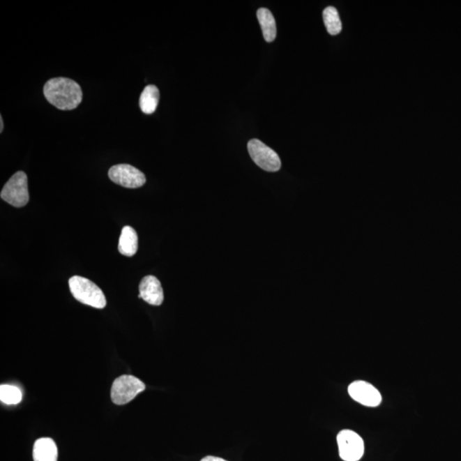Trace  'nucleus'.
I'll list each match as a JSON object with an SVG mask.
<instances>
[{"label": "nucleus", "mask_w": 461, "mask_h": 461, "mask_svg": "<svg viewBox=\"0 0 461 461\" xmlns=\"http://www.w3.org/2000/svg\"><path fill=\"white\" fill-rule=\"evenodd\" d=\"M201 461H227V460H223L222 458H219V457L207 456L205 457V458H204Z\"/></svg>", "instance_id": "nucleus-16"}, {"label": "nucleus", "mask_w": 461, "mask_h": 461, "mask_svg": "<svg viewBox=\"0 0 461 461\" xmlns=\"http://www.w3.org/2000/svg\"><path fill=\"white\" fill-rule=\"evenodd\" d=\"M58 448L52 438H40L34 443L33 461H58Z\"/></svg>", "instance_id": "nucleus-10"}, {"label": "nucleus", "mask_w": 461, "mask_h": 461, "mask_svg": "<svg viewBox=\"0 0 461 461\" xmlns=\"http://www.w3.org/2000/svg\"><path fill=\"white\" fill-rule=\"evenodd\" d=\"M139 297L153 306L162 305L165 295H163L162 285L157 278L149 275L141 280Z\"/></svg>", "instance_id": "nucleus-9"}, {"label": "nucleus", "mask_w": 461, "mask_h": 461, "mask_svg": "<svg viewBox=\"0 0 461 461\" xmlns=\"http://www.w3.org/2000/svg\"><path fill=\"white\" fill-rule=\"evenodd\" d=\"M72 295L78 302L89 306L99 308H104L107 304L106 297L102 289L86 278L81 276H74L68 280Z\"/></svg>", "instance_id": "nucleus-2"}, {"label": "nucleus", "mask_w": 461, "mask_h": 461, "mask_svg": "<svg viewBox=\"0 0 461 461\" xmlns=\"http://www.w3.org/2000/svg\"><path fill=\"white\" fill-rule=\"evenodd\" d=\"M138 234L133 227L126 226L121 230L118 250L125 257H131L138 250Z\"/></svg>", "instance_id": "nucleus-11"}, {"label": "nucleus", "mask_w": 461, "mask_h": 461, "mask_svg": "<svg viewBox=\"0 0 461 461\" xmlns=\"http://www.w3.org/2000/svg\"><path fill=\"white\" fill-rule=\"evenodd\" d=\"M0 197L14 207H24L29 201L27 174L22 171L15 174L3 186Z\"/></svg>", "instance_id": "nucleus-3"}, {"label": "nucleus", "mask_w": 461, "mask_h": 461, "mask_svg": "<svg viewBox=\"0 0 461 461\" xmlns=\"http://www.w3.org/2000/svg\"><path fill=\"white\" fill-rule=\"evenodd\" d=\"M160 93L157 86L148 85L144 89L139 98V106L143 113L151 115L158 108Z\"/></svg>", "instance_id": "nucleus-12"}, {"label": "nucleus", "mask_w": 461, "mask_h": 461, "mask_svg": "<svg viewBox=\"0 0 461 461\" xmlns=\"http://www.w3.org/2000/svg\"><path fill=\"white\" fill-rule=\"evenodd\" d=\"M339 455L345 461H358L364 453V441L357 433L350 430L339 432L338 437Z\"/></svg>", "instance_id": "nucleus-6"}, {"label": "nucleus", "mask_w": 461, "mask_h": 461, "mask_svg": "<svg viewBox=\"0 0 461 461\" xmlns=\"http://www.w3.org/2000/svg\"><path fill=\"white\" fill-rule=\"evenodd\" d=\"M323 20L325 26L331 36H337L342 31V22L338 10L333 6L326 7L323 11Z\"/></svg>", "instance_id": "nucleus-14"}, {"label": "nucleus", "mask_w": 461, "mask_h": 461, "mask_svg": "<svg viewBox=\"0 0 461 461\" xmlns=\"http://www.w3.org/2000/svg\"><path fill=\"white\" fill-rule=\"evenodd\" d=\"M109 177L114 183L126 188H139L146 182L144 174L129 165H118L110 167Z\"/></svg>", "instance_id": "nucleus-7"}, {"label": "nucleus", "mask_w": 461, "mask_h": 461, "mask_svg": "<svg viewBox=\"0 0 461 461\" xmlns=\"http://www.w3.org/2000/svg\"><path fill=\"white\" fill-rule=\"evenodd\" d=\"M0 123H1V127H0V133H2L3 130V120L2 116H0Z\"/></svg>", "instance_id": "nucleus-17"}, {"label": "nucleus", "mask_w": 461, "mask_h": 461, "mask_svg": "<svg viewBox=\"0 0 461 461\" xmlns=\"http://www.w3.org/2000/svg\"><path fill=\"white\" fill-rule=\"evenodd\" d=\"M144 390L146 386L142 381L133 375H123L114 381L110 395L116 405H125Z\"/></svg>", "instance_id": "nucleus-4"}, {"label": "nucleus", "mask_w": 461, "mask_h": 461, "mask_svg": "<svg viewBox=\"0 0 461 461\" xmlns=\"http://www.w3.org/2000/svg\"><path fill=\"white\" fill-rule=\"evenodd\" d=\"M257 15L265 40L272 42L275 40L276 22L271 11L266 8H260L257 10Z\"/></svg>", "instance_id": "nucleus-13"}, {"label": "nucleus", "mask_w": 461, "mask_h": 461, "mask_svg": "<svg viewBox=\"0 0 461 461\" xmlns=\"http://www.w3.org/2000/svg\"><path fill=\"white\" fill-rule=\"evenodd\" d=\"M44 95L50 104L61 110L77 108L82 101V90L73 80L53 78L45 84Z\"/></svg>", "instance_id": "nucleus-1"}, {"label": "nucleus", "mask_w": 461, "mask_h": 461, "mask_svg": "<svg viewBox=\"0 0 461 461\" xmlns=\"http://www.w3.org/2000/svg\"><path fill=\"white\" fill-rule=\"evenodd\" d=\"M22 394L16 386L2 384L0 386V400L7 405H16L22 401Z\"/></svg>", "instance_id": "nucleus-15"}, {"label": "nucleus", "mask_w": 461, "mask_h": 461, "mask_svg": "<svg viewBox=\"0 0 461 461\" xmlns=\"http://www.w3.org/2000/svg\"><path fill=\"white\" fill-rule=\"evenodd\" d=\"M349 395L361 404L368 407L379 406L382 401V396L371 384L365 381H356L349 386Z\"/></svg>", "instance_id": "nucleus-8"}, {"label": "nucleus", "mask_w": 461, "mask_h": 461, "mask_svg": "<svg viewBox=\"0 0 461 461\" xmlns=\"http://www.w3.org/2000/svg\"><path fill=\"white\" fill-rule=\"evenodd\" d=\"M248 151L255 165L269 172H277L281 167L279 155L262 141L254 139L248 143Z\"/></svg>", "instance_id": "nucleus-5"}]
</instances>
